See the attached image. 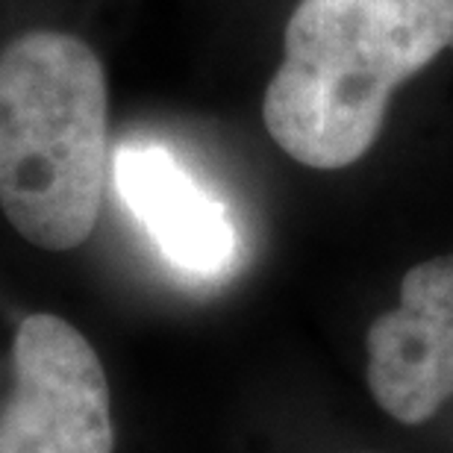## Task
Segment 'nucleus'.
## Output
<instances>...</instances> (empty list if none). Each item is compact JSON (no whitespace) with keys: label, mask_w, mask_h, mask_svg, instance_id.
Listing matches in <instances>:
<instances>
[{"label":"nucleus","mask_w":453,"mask_h":453,"mask_svg":"<svg viewBox=\"0 0 453 453\" xmlns=\"http://www.w3.org/2000/svg\"><path fill=\"white\" fill-rule=\"evenodd\" d=\"M453 42V0H301L262 118L280 148L315 171L359 162L395 88Z\"/></svg>","instance_id":"1"},{"label":"nucleus","mask_w":453,"mask_h":453,"mask_svg":"<svg viewBox=\"0 0 453 453\" xmlns=\"http://www.w3.org/2000/svg\"><path fill=\"white\" fill-rule=\"evenodd\" d=\"M115 186L171 265L215 277L239 250L224 206L162 144H124L115 153Z\"/></svg>","instance_id":"5"},{"label":"nucleus","mask_w":453,"mask_h":453,"mask_svg":"<svg viewBox=\"0 0 453 453\" xmlns=\"http://www.w3.org/2000/svg\"><path fill=\"white\" fill-rule=\"evenodd\" d=\"M106 74L86 42L30 33L0 53V210L27 242L71 250L95 230Z\"/></svg>","instance_id":"2"},{"label":"nucleus","mask_w":453,"mask_h":453,"mask_svg":"<svg viewBox=\"0 0 453 453\" xmlns=\"http://www.w3.org/2000/svg\"><path fill=\"white\" fill-rule=\"evenodd\" d=\"M0 453H112L110 386L83 333L57 315H30L15 333Z\"/></svg>","instance_id":"3"},{"label":"nucleus","mask_w":453,"mask_h":453,"mask_svg":"<svg viewBox=\"0 0 453 453\" xmlns=\"http://www.w3.org/2000/svg\"><path fill=\"white\" fill-rule=\"evenodd\" d=\"M368 388L401 424H424L453 397V253L418 262L401 301L368 327Z\"/></svg>","instance_id":"4"}]
</instances>
